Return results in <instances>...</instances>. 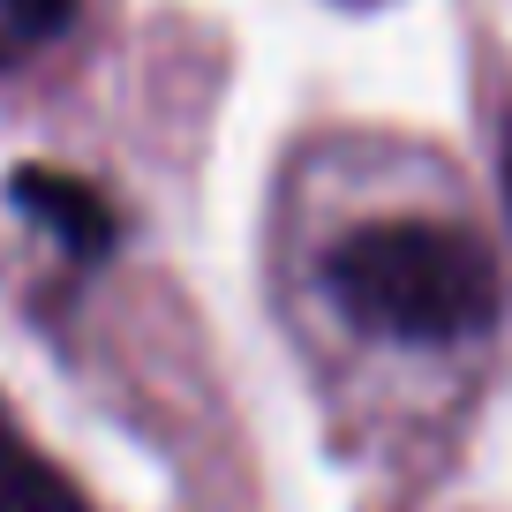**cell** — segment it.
Here are the masks:
<instances>
[{
    "label": "cell",
    "mask_w": 512,
    "mask_h": 512,
    "mask_svg": "<svg viewBox=\"0 0 512 512\" xmlns=\"http://www.w3.org/2000/svg\"><path fill=\"white\" fill-rule=\"evenodd\" d=\"M0 512H91L83 490L31 445V430L8 407H0Z\"/></svg>",
    "instance_id": "obj_3"
},
{
    "label": "cell",
    "mask_w": 512,
    "mask_h": 512,
    "mask_svg": "<svg viewBox=\"0 0 512 512\" xmlns=\"http://www.w3.org/2000/svg\"><path fill=\"white\" fill-rule=\"evenodd\" d=\"M76 23V0H0V68H23Z\"/></svg>",
    "instance_id": "obj_4"
},
{
    "label": "cell",
    "mask_w": 512,
    "mask_h": 512,
    "mask_svg": "<svg viewBox=\"0 0 512 512\" xmlns=\"http://www.w3.org/2000/svg\"><path fill=\"white\" fill-rule=\"evenodd\" d=\"M505 189H512V151H505Z\"/></svg>",
    "instance_id": "obj_5"
},
{
    "label": "cell",
    "mask_w": 512,
    "mask_h": 512,
    "mask_svg": "<svg viewBox=\"0 0 512 512\" xmlns=\"http://www.w3.org/2000/svg\"><path fill=\"white\" fill-rule=\"evenodd\" d=\"M324 294L369 339L460 347L497 317V264L467 226L445 219H369L324 256Z\"/></svg>",
    "instance_id": "obj_1"
},
{
    "label": "cell",
    "mask_w": 512,
    "mask_h": 512,
    "mask_svg": "<svg viewBox=\"0 0 512 512\" xmlns=\"http://www.w3.org/2000/svg\"><path fill=\"white\" fill-rule=\"evenodd\" d=\"M16 204L31 211V219L61 241V249H76V256H106V249H113V211H106V196H98L91 181H76V174L23 166V174H16Z\"/></svg>",
    "instance_id": "obj_2"
}]
</instances>
